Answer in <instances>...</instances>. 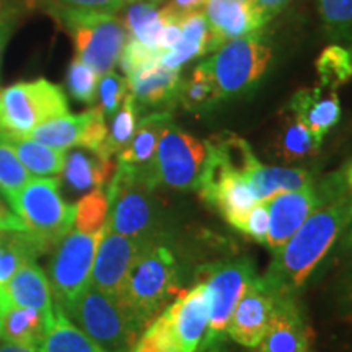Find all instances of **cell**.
I'll return each instance as SVG.
<instances>
[{
    "label": "cell",
    "instance_id": "cell-7",
    "mask_svg": "<svg viewBox=\"0 0 352 352\" xmlns=\"http://www.w3.org/2000/svg\"><path fill=\"white\" fill-rule=\"evenodd\" d=\"M69 114L64 90L46 78L19 82L0 90V135L25 139L54 118Z\"/></svg>",
    "mask_w": 352,
    "mask_h": 352
},
{
    "label": "cell",
    "instance_id": "cell-26",
    "mask_svg": "<svg viewBox=\"0 0 352 352\" xmlns=\"http://www.w3.org/2000/svg\"><path fill=\"white\" fill-rule=\"evenodd\" d=\"M91 118V108L80 114H64L54 120L44 122L28 134V138L52 148L67 151L70 147L82 145L87 126Z\"/></svg>",
    "mask_w": 352,
    "mask_h": 352
},
{
    "label": "cell",
    "instance_id": "cell-4",
    "mask_svg": "<svg viewBox=\"0 0 352 352\" xmlns=\"http://www.w3.org/2000/svg\"><path fill=\"white\" fill-rule=\"evenodd\" d=\"M109 232L138 240H155L162 232V210L153 189L140 179L139 168L118 164L108 183Z\"/></svg>",
    "mask_w": 352,
    "mask_h": 352
},
{
    "label": "cell",
    "instance_id": "cell-44",
    "mask_svg": "<svg viewBox=\"0 0 352 352\" xmlns=\"http://www.w3.org/2000/svg\"><path fill=\"white\" fill-rule=\"evenodd\" d=\"M26 228L15 214L10 212L0 201V232H25Z\"/></svg>",
    "mask_w": 352,
    "mask_h": 352
},
{
    "label": "cell",
    "instance_id": "cell-25",
    "mask_svg": "<svg viewBox=\"0 0 352 352\" xmlns=\"http://www.w3.org/2000/svg\"><path fill=\"white\" fill-rule=\"evenodd\" d=\"M131 352H195L168 307L144 329Z\"/></svg>",
    "mask_w": 352,
    "mask_h": 352
},
{
    "label": "cell",
    "instance_id": "cell-51",
    "mask_svg": "<svg viewBox=\"0 0 352 352\" xmlns=\"http://www.w3.org/2000/svg\"><path fill=\"white\" fill-rule=\"evenodd\" d=\"M122 2H132V3H134V2H147V3H153V6H157V3H160L162 2V0H122Z\"/></svg>",
    "mask_w": 352,
    "mask_h": 352
},
{
    "label": "cell",
    "instance_id": "cell-49",
    "mask_svg": "<svg viewBox=\"0 0 352 352\" xmlns=\"http://www.w3.org/2000/svg\"><path fill=\"white\" fill-rule=\"evenodd\" d=\"M341 173H342V178H344V182H346L347 189H349V192L352 195V160L347 162L344 168L341 170Z\"/></svg>",
    "mask_w": 352,
    "mask_h": 352
},
{
    "label": "cell",
    "instance_id": "cell-40",
    "mask_svg": "<svg viewBox=\"0 0 352 352\" xmlns=\"http://www.w3.org/2000/svg\"><path fill=\"white\" fill-rule=\"evenodd\" d=\"M267 230H270V208L267 201H258L246 215L245 226L241 233L248 235L258 243H266Z\"/></svg>",
    "mask_w": 352,
    "mask_h": 352
},
{
    "label": "cell",
    "instance_id": "cell-28",
    "mask_svg": "<svg viewBox=\"0 0 352 352\" xmlns=\"http://www.w3.org/2000/svg\"><path fill=\"white\" fill-rule=\"evenodd\" d=\"M38 352H104L65 316L54 303V323L38 347Z\"/></svg>",
    "mask_w": 352,
    "mask_h": 352
},
{
    "label": "cell",
    "instance_id": "cell-22",
    "mask_svg": "<svg viewBox=\"0 0 352 352\" xmlns=\"http://www.w3.org/2000/svg\"><path fill=\"white\" fill-rule=\"evenodd\" d=\"M47 329L50 324L46 318L33 308L0 303V338L3 342L38 349Z\"/></svg>",
    "mask_w": 352,
    "mask_h": 352
},
{
    "label": "cell",
    "instance_id": "cell-15",
    "mask_svg": "<svg viewBox=\"0 0 352 352\" xmlns=\"http://www.w3.org/2000/svg\"><path fill=\"white\" fill-rule=\"evenodd\" d=\"M126 78L129 94L134 98L140 116L148 113L173 111L178 104L182 69H168L155 63Z\"/></svg>",
    "mask_w": 352,
    "mask_h": 352
},
{
    "label": "cell",
    "instance_id": "cell-12",
    "mask_svg": "<svg viewBox=\"0 0 352 352\" xmlns=\"http://www.w3.org/2000/svg\"><path fill=\"white\" fill-rule=\"evenodd\" d=\"M202 276L209 292L210 310L208 333L197 352H212L226 334L227 323L236 302L256 274L252 259L243 256L209 264L202 270Z\"/></svg>",
    "mask_w": 352,
    "mask_h": 352
},
{
    "label": "cell",
    "instance_id": "cell-48",
    "mask_svg": "<svg viewBox=\"0 0 352 352\" xmlns=\"http://www.w3.org/2000/svg\"><path fill=\"white\" fill-rule=\"evenodd\" d=\"M0 352H38V349L28 346L12 344V342H3V344H0Z\"/></svg>",
    "mask_w": 352,
    "mask_h": 352
},
{
    "label": "cell",
    "instance_id": "cell-13",
    "mask_svg": "<svg viewBox=\"0 0 352 352\" xmlns=\"http://www.w3.org/2000/svg\"><path fill=\"white\" fill-rule=\"evenodd\" d=\"M279 297L271 292L261 277L246 285L240 300L233 308L226 333L241 346L254 347L270 329L277 314Z\"/></svg>",
    "mask_w": 352,
    "mask_h": 352
},
{
    "label": "cell",
    "instance_id": "cell-3",
    "mask_svg": "<svg viewBox=\"0 0 352 352\" xmlns=\"http://www.w3.org/2000/svg\"><path fill=\"white\" fill-rule=\"evenodd\" d=\"M178 259L165 236L145 246L127 272L118 302L135 329L142 331L168 307L178 290Z\"/></svg>",
    "mask_w": 352,
    "mask_h": 352
},
{
    "label": "cell",
    "instance_id": "cell-38",
    "mask_svg": "<svg viewBox=\"0 0 352 352\" xmlns=\"http://www.w3.org/2000/svg\"><path fill=\"white\" fill-rule=\"evenodd\" d=\"M127 95V78L121 77L120 74L109 70L108 74L101 76L98 83V96H100V108L103 111L107 120L120 111L122 101Z\"/></svg>",
    "mask_w": 352,
    "mask_h": 352
},
{
    "label": "cell",
    "instance_id": "cell-47",
    "mask_svg": "<svg viewBox=\"0 0 352 352\" xmlns=\"http://www.w3.org/2000/svg\"><path fill=\"white\" fill-rule=\"evenodd\" d=\"M338 246H340L341 253L351 254L352 256V219H351V222L347 223L346 230L342 232L340 240H338Z\"/></svg>",
    "mask_w": 352,
    "mask_h": 352
},
{
    "label": "cell",
    "instance_id": "cell-2",
    "mask_svg": "<svg viewBox=\"0 0 352 352\" xmlns=\"http://www.w3.org/2000/svg\"><path fill=\"white\" fill-rule=\"evenodd\" d=\"M204 144L208 157L197 186L201 199L241 232L246 215L258 202L245 179L258 157L245 139L232 132H220Z\"/></svg>",
    "mask_w": 352,
    "mask_h": 352
},
{
    "label": "cell",
    "instance_id": "cell-30",
    "mask_svg": "<svg viewBox=\"0 0 352 352\" xmlns=\"http://www.w3.org/2000/svg\"><path fill=\"white\" fill-rule=\"evenodd\" d=\"M44 252H46V248L26 230L8 232L6 250L0 254V292L6 289L8 280L21 266L34 261L36 256Z\"/></svg>",
    "mask_w": 352,
    "mask_h": 352
},
{
    "label": "cell",
    "instance_id": "cell-17",
    "mask_svg": "<svg viewBox=\"0 0 352 352\" xmlns=\"http://www.w3.org/2000/svg\"><path fill=\"white\" fill-rule=\"evenodd\" d=\"M206 19L220 43L259 33L267 23L254 0H208Z\"/></svg>",
    "mask_w": 352,
    "mask_h": 352
},
{
    "label": "cell",
    "instance_id": "cell-29",
    "mask_svg": "<svg viewBox=\"0 0 352 352\" xmlns=\"http://www.w3.org/2000/svg\"><path fill=\"white\" fill-rule=\"evenodd\" d=\"M2 138L12 145L16 157L33 176H52L63 173L65 151L52 148L50 145L36 142L33 139H15L6 138V135H2Z\"/></svg>",
    "mask_w": 352,
    "mask_h": 352
},
{
    "label": "cell",
    "instance_id": "cell-21",
    "mask_svg": "<svg viewBox=\"0 0 352 352\" xmlns=\"http://www.w3.org/2000/svg\"><path fill=\"white\" fill-rule=\"evenodd\" d=\"M323 140L311 134L292 114L284 118L270 145L271 158L283 164H297L318 155Z\"/></svg>",
    "mask_w": 352,
    "mask_h": 352
},
{
    "label": "cell",
    "instance_id": "cell-45",
    "mask_svg": "<svg viewBox=\"0 0 352 352\" xmlns=\"http://www.w3.org/2000/svg\"><path fill=\"white\" fill-rule=\"evenodd\" d=\"M259 10L263 12V15L266 16V20L270 21L272 16H276L277 13L283 12V8L287 6L289 0H254Z\"/></svg>",
    "mask_w": 352,
    "mask_h": 352
},
{
    "label": "cell",
    "instance_id": "cell-27",
    "mask_svg": "<svg viewBox=\"0 0 352 352\" xmlns=\"http://www.w3.org/2000/svg\"><path fill=\"white\" fill-rule=\"evenodd\" d=\"M222 96L204 64H197L192 74L179 83L178 103L186 111L202 116L212 113L222 103Z\"/></svg>",
    "mask_w": 352,
    "mask_h": 352
},
{
    "label": "cell",
    "instance_id": "cell-19",
    "mask_svg": "<svg viewBox=\"0 0 352 352\" xmlns=\"http://www.w3.org/2000/svg\"><path fill=\"white\" fill-rule=\"evenodd\" d=\"M0 303L33 308L46 318L50 328L54 323V302L47 276L34 261L26 263L0 292Z\"/></svg>",
    "mask_w": 352,
    "mask_h": 352
},
{
    "label": "cell",
    "instance_id": "cell-46",
    "mask_svg": "<svg viewBox=\"0 0 352 352\" xmlns=\"http://www.w3.org/2000/svg\"><path fill=\"white\" fill-rule=\"evenodd\" d=\"M13 30V20L10 12H0V60H2L3 50H6L8 38Z\"/></svg>",
    "mask_w": 352,
    "mask_h": 352
},
{
    "label": "cell",
    "instance_id": "cell-50",
    "mask_svg": "<svg viewBox=\"0 0 352 352\" xmlns=\"http://www.w3.org/2000/svg\"><path fill=\"white\" fill-rule=\"evenodd\" d=\"M7 240H8V232H0V254H2L3 250H6Z\"/></svg>",
    "mask_w": 352,
    "mask_h": 352
},
{
    "label": "cell",
    "instance_id": "cell-16",
    "mask_svg": "<svg viewBox=\"0 0 352 352\" xmlns=\"http://www.w3.org/2000/svg\"><path fill=\"white\" fill-rule=\"evenodd\" d=\"M314 336L298 298H280L270 329L253 352H310Z\"/></svg>",
    "mask_w": 352,
    "mask_h": 352
},
{
    "label": "cell",
    "instance_id": "cell-33",
    "mask_svg": "<svg viewBox=\"0 0 352 352\" xmlns=\"http://www.w3.org/2000/svg\"><path fill=\"white\" fill-rule=\"evenodd\" d=\"M315 67L320 77V87L336 91L352 78L351 52L341 44H329L321 51Z\"/></svg>",
    "mask_w": 352,
    "mask_h": 352
},
{
    "label": "cell",
    "instance_id": "cell-41",
    "mask_svg": "<svg viewBox=\"0 0 352 352\" xmlns=\"http://www.w3.org/2000/svg\"><path fill=\"white\" fill-rule=\"evenodd\" d=\"M57 2L60 7L72 8V10L108 13V15H114L124 7L122 0H57Z\"/></svg>",
    "mask_w": 352,
    "mask_h": 352
},
{
    "label": "cell",
    "instance_id": "cell-10",
    "mask_svg": "<svg viewBox=\"0 0 352 352\" xmlns=\"http://www.w3.org/2000/svg\"><path fill=\"white\" fill-rule=\"evenodd\" d=\"M56 13L72 34L76 57L90 65L98 76H104L120 63L127 32L114 15L80 12L57 7Z\"/></svg>",
    "mask_w": 352,
    "mask_h": 352
},
{
    "label": "cell",
    "instance_id": "cell-23",
    "mask_svg": "<svg viewBox=\"0 0 352 352\" xmlns=\"http://www.w3.org/2000/svg\"><path fill=\"white\" fill-rule=\"evenodd\" d=\"M173 121V111L148 113L139 118L134 138L124 151L118 153V164H124L135 168H144L155 155L158 140L168 122Z\"/></svg>",
    "mask_w": 352,
    "mask_h": 352
},
{
    "label": "cell",
    "instance_id": "cell-1",
    "mask_svg": "<svg viewBox=\"0 0 352 352\" xmlns=\"http://www.w3.org/2000/svg\"><path fill=\"white\" fill-rule=\"evenodd\" d=\"M352 219L349 191L321 206L302 223L285 243L274 252L261 279L279 298H298L303 285L338 243Z\"/></svg>",
    "mask_w": 352,
    "mask_h": 352
},
{
    "label": "cell",
    "instance_id": "cell-35",
    "mask_svg": "<svg viewBox=\"0 0 352 352\" xmlns=\"http://www.w3.org/2000/svg\"><path fill=\"white\" fill-rule=\"evenodd\" d=\"M109 202L103 189H94L76 204V230L82 233H96L103 230L108 220Z\"/></svg>",
    "mask_w": 352,
    "mask_h": 352
},
{
    "label": "cell",
    "instance_id": "cell-24",
    "mask_svg": "<svg viewBox=\"0 0 352 352\" xmlns=\"http://www.w3.org/2000/svg\"><path fill=\"white\" fill-rule=\"evenodd\" d=\"M116 165L113 158L101 160L94 158L83 152H72L65 158L64 164V179L72 191L83 192L90 189H98L111 182Z\"/></svg>",
    "mask_w": 352,
    "mask_h": 352
},
{
    "label": "cell",
    "instance_id": "cell-31",
    "mask_svg": "<svg viewBox=\"0 0 352 352\" xmlns=\"http://www.w3.org/2000/svg\"><path fill=\"white\" fill-rule=\"evenodd\" d=\"M165 20L157 6L147 2H134L127 8L124 28L131 39H138L145 46L160 50V36L164 32Z\"/></svg>",
    "mask_w": 352,
    "mask_h": 352
},
{
    "label": "cell",
    "instance_id": "cell-18",
    "mask_svg": "<svg viewBox=\"0 0 352 352\" xmlns=\"http://www.w3.org/2000/svg\"><path fill=\"white\" fill-rule=\"evenodd\" d=\"M287 111L321 140L340 122L342 114L336 91H329L320 85L296 91L290 96Z\"/></svg>",
    "mask_w": 352,
    "mask_h": 352
},
{
    "label": "cell",
    "instance_id": "cell-36",
    "mask_svg": "<svg viewBox=\"0 0 352 352\" xmlns=\"http://www.w3.org/2000/svg\"><path fill=\"white\" fill-rule=\"evenodd\" d=\"M32 178L33 175L25 168L12 145L0 135V192L10 202Z\"/></svg>",
    "mask_w": 352,
    "mask_h": 352
},
{
    "label": "cell",
    "instance_id": "cell-20",
    "mask_svg": "<svg viewBox=\"0 0 352 352\" xmlns=\"http://www.w3.org/2000/svg\"><path fill=\"white\" fill-rule=\"evenodd\" d=\"M246 183L252 189L254 199L267 201L280 192L297 191L307 188L315 182L311 171L303 168H289V166H267L256 162L245 175Z\"/></svg>",
    "mask_w": 352,
    "mask_h": 352
},
{
    "label": "cell",
    "instance_id": "cell-14",
    "mask_svg": "<svg viewBox=\"0 0 352 352\" xmlns=\"http://www.w3.org/2000/svg\"><path fill=\"white\" fill-rule=\"evenodd\" d=\"M162 239V236H160ZM157 240V239H155ZM153 240H138L104 230L91 270L90 285L118 300L131 266Z\"/></svg>",
    "mask_w": 352,
    "mask_h": 352
},
{
    "label": "cell",
    "instance_id": "cell-53",
    "mask_svg": "<svg viewBox=\"0 0 352 352\" xmlns=\"http://www.w3.org/2000/svg\"><path fill=\"white\" fill-rule=\"evenodd\" d=\"M0 3H2V0H0Z\"/></svg>",
    "mask_w": 352,
    "mask_h": 352
},
{
    "label": "cell",
    "instance_id": "cell-52",
    "mask_svg": "<svg viewBox=\"0 0 352 352\" xmlns=\"http://www.w3.org/2000/svg\"><path fill=\"white\" fill-rule=\"evenodd\" d=\"M349 52H351V57H352V46L349 47Z\"/></svg>",
    "mask_w": 352,
    "mask_h": 352
},
{
    "label": "cell",
    "instance_id": "cell-43",
    "mask_svg": "<svg viewBox=\"0 0 352 352\" xmlns=\"http://www.w3.org/2000/svg\"><path fill=\"white\" fill-rule=\"evenodd\" d=\"M338 302H340L342 311L352 316V264L338 285Z\"/></svg>",
    "mask_w": 352,
    "mask_h": 352
},
{
    "label": "cell",
    "instance_id": "cell-9",
    "mask_svg": "<svg viewBox=\"0 0 352 352\" xmlns=\"http://www.w3.org/2000/svg\"><path fill=\"white\" fill-rule=\"evenodd\" d=\"M63 310L104 352H131L140 336L120 302L94 285Z\"/></svg>",
    "mask_w": 352,
    "mask_h": 352
},
{
    "label": "cell",
    "instance_id": "cell-6",
    "mask_svg": "<svg viewBox=\"0 0 352 352\" xmlns=\"http://www.w3.org/2000/svg\"><path fill=\"white\" fill-rule=\"evenodd\" d=\"M8 204L26 232L46 250L56 246L72 230L76 206L63 199L57 178L33 176Z\"/></svg>",
    "mask_w": 352,
    "mask_h": 352
},
{
    "label": "cell",
    "instance_id": "cell-37",
    "mask_svg": "<svg viewBox=\"0 0 352 352\" xmlns=\"http://www.w3.org/2000/svg\"><path fill=\"white\" fill-rule=\"evenodd\" d=\"M100 76L90 65L82 63L80 59H74L67 70V90L74 100L83 104L95 103L98 96Z\"/></svg>",
    "mask_w": 352,
    "mask_h": 352
},
{
    "label": "cell",
    "instance_id": "cell-42",
    "mask_svg": "<svg viewBox=\"0 0 352 352\" xmlns=\"http://www.w3.org/2000/svg\"><path fill=\"white\" fill-rule=\"evenodd\" d=\"M206 6H208V0H170L160 10L165 15L183 20V16L189 15V13L202 12V8H206Z\"/></svg>",
    "mask_w": 352,
    "mask_h": 352
},
{
    "label": "cell",
    "instance_id": "cell-34",
    "mask_svg": "<svg viewBox=\"0 0 352 352\" xmlns=\"http://www.w3.org/2000/svg\"><path fill=\"white\" fill-rule=\"evenodd\" d=\"M324 36L352 46V0H316Z\"/></svg>",
    "mask_w": 352,
    "mask_h": 352
},
{
    "label": "cell",
    "instance_id": "cell-8",
    "mask_svg": "<svg viewBox=\"0 0 352 352\" xmlns=\"http://www.w3.org/2000/svg\"><path fill=\"white\" fill-rule=\"evenodd\" d=\"M206 157V144L171 121L158 140L151 164L139 168L140 179L152 189L164 184L178 191H197Z\"/></svg>",
    "mask_w": 352,
    "mask_h": 352
},
{
    "label": "cell",
    "instance_id": "cell-11",
    "mask_svg": "<svg viewBox=\"0 0 352 352\" xmlns=\"http://www.w3.org/2000/svg\"><path fill=\"white\" fill-rule=\"evenodd\" d=\"M104 230L107 226L96 233L70 230L56 245L47 277L56 305L65 308L90 285L91 270Z\"/></svg>",
    "mask_w": 352,
    "mask_h": 352
},
{
    "label": "cell",
    "instance_id": "cell-5",
    "mask_svg": "<svg viewBox=\"0 0 352 352\" xmlns=\"http://www.w3.org/2000/svg\"><path fill=\"white\" fill-rule=\"evenodd\" d=\"M272 60V50L261 32L230 39L204 60L222 100L250 95L266 76Z\"/></svg>",
    "mask_w": 352,
    "mask_h": 352
},
{
    "label": "cell",
    "instance_id": "cell-39",
    "mask_svg": "<svg viewBox=\"0 0 352 352\" xmlns=\"http://www.w3.org/2000/svg\"><path fill=\"white\" fill-rule=\"evenodd\" d=\"M162 54H164V52L160 50L145 46L144 43L138 41V39H129V41L124 44V50L121 52L120 65L121 69L124 70L126 76L129 77L131 74L138 72V70L142 67L160 63Z\"/></svg>",
    "mask_w": 352,
    "mask_h": 352
},
{
    "label": "cell",
    "instance_id": "cell-32",
    "mask_svg": "<svg viewBox=\"0 0 352 352\" xmlns=\"http://www.w3.org/2000/svg\"><path fill=\"white\" fill-rule=\"evenodd\" d=\"M140 114L134 103V98H132L131 94H127L124 101H122L120 111L113 116V122L108 131L107 140H104L103 148H101V152L96 157L101 158V160H108V158H113V155L124 151L127 145H129L131 139L134 138Z\"/></svg>",
    "mask_w": 352,
    "mask_h": 352
}]
</instances>
